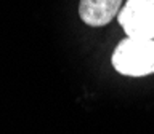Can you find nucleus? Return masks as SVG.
Instances as JSON below:
<instances>
[{"label":"nucleus","mask_w":154,"mask_h":134,"mask_svg":"<svg viewBox=\"0 0 154 134\" xmlns=\"http://www.w3.org/2000/svg\"><path fill=\"white\" fill-rule=\"evenodd\" d=\"M112 66L119 74L127 77L154 74V40L127 37L116 46Z\"/></svg>","instance_id":"obj_1"},{"label":"nucleus","mask_w":154,"mask_h":134,"mask_svg":"<svg viewBox=\"0 0 154 134\" xmlns=\"http://www.w3.org/2000/svg\"><path fill=\"white\" fill-rule=\"evenodd\" d=\"M117 19L127 37L154 40V0H127Z\"/></svg>","instance_id":"obj_2"},{"label":"nucleus","mask_w":154,"mask_h":134,"mask_svg":"<svg viewBox=\"0 0 154 134\" xmlns=\"http://www.w3.org/2000/svg\"><path fill=\"white\" fill-rule=\"evenodd\" d=\"M122 0H80L79 14L90 27L106 26L116 14Z\"/></svg>","instance_id":"obj_3"}]
</instances>
